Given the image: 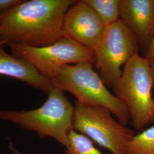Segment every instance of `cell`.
I'll use <instances>...</instances> for the list:
<instances>
[{"label": "cell", "instance_id": "obj_1", "mask_svg": "<svg viewBox=\"0 0 154 154\" xmlns=\"http://www.w3.org/2000/svg\"><path fill=\"white\" fill-rule=\"evenodd\" d=\"M77 0H23L0 17V44L42 47L65 37V15Z\"/></svg>", "mask_w": 154, "mask_h": 154}, {"label": "cell", "instance_id": "obj_2", "mask_svg": "<svg viewBox=\"0 0 154 154\" xmlns=\"http://www.w3.org/2000/svg\"><path fill=\"white\" fill-rule=\"evenodd\" d=\"M154 69L137 52L125 65L114 86V94L126 106L134 127L142 131L154 122Z\"/></svg>", "mask_w": 154, "mask_h": 154}, {"label": "cell", "instance_id": "obj_3", "mask_svg": "<svg viewBox=\"0 0 154 154\" xmlns=\"http://www.w3.org/2000/svg\"><path fill=\"white\" fill-rule=\"evenodd\" d=\"M74 106L64 91L53 87L48 98L38 109L30 111L2 110L0 119L27 130L37 132L41 138L50 137L67 147L73 129Z\"/></svg>", "mask_w": 154, "mask_h": 154}, {"label": "cell", "instance_id": "obj_4", "mask_svg": "<svg viewBox=\"0 0 154 154\" xmlns=\"http://www.w3.org/2000/svg\"><path fill=\"white\" fill-rule=\"evenodd\" d=\"M93 63H83L62 66L51 79L54 87L72 94L82 105L104 107L127 126L130 120L126 106L107 88Z\"/></svg>", "mask_w": 154, "mask_h": 154}, {"label": "cell", "instance_id": "obj_5", "mask_svg": "<svg viewBox=\"0 0 154 154\" xmlns=\"http://www.w3.org/2000/svg\"><path fill=\"white\" fill-rule=\"evenodd\" d=\"M73 129L112 154H125L127 144L135 135L132 129L117 121L109 110L75 101Z\"/></svg>", "mask_w": 154, "mask_h": 154}, {"label": "cell", "instance_id": "obj_6", "mask_svg": "<svg viewBox=\"0 0 154 154\" xmlns=\"http://www.w3.org/2000/svg\"><path fill=\"white\" fill-rule=\"evenodd\" d=\"M139 49L132 33L121 20L106 26L93 52L96 69L107 87L112 88L121 76L122 67Z\"/></svg>", "mask_w": 154, "mask_h": 154}, {"label": "cell", "instance_id": "obj_7", "mask_svg": "<svg viewBox=\"0 0 154 154\" xmlns=\"http://www.w3.org/2000/svg\"><path fill=\"white\" fill-rule=\"evenodd\" d=\"M12 55L29 62L44 77L51 80L62 66L94 63L93 50L64 37L52 44L32 47L11 45Z\"/></svg>", "mask_w": 154, "mask_h": 154}, {"label": "cell", "instance_id": "obj_8", "mask_svg": "<svg viewBox=\"0 0 154 154\" xmlns=\"http://www.w3.org/2000/svg\"><path fill=\"white\" fill-rule=\"evenodd\" d=\"M105 28V24L96 13L83 0L77 1L69 9L63 23L65 37L93 51Z\"/></svg>", "mask_w": 154, "mask_h": 154}, {"label": "cell", "instance_id": "obj_9", "mask_svg": "<svg viewBox=\"0 0 154 154\" xmlns=\"http://www.w3.org/2000/svg\"><path fill=\"white\" fill-rule=\"evenodd\" d=\"M120 20L146 51L154 35V0H120Z\"/></svg>", "mask_w": 154, "mask_h": 154}, {"label": "cell", "instance_id": "obj_10", "mask_svg": "<svg viewBox=\"0 0 154 154\" xmlns=\"http://www.w3.org/2000/svg\"><path fill=\"white\" fill-rule=\"evenodd\" d=\"M0 44V75L14 78L28 85L49 93L54 87L51 81L42 75L27 61L9 55Z\"/></svg>", "mask_w": 154, "mask_h": 154}, {"label": "cell", "instance_id": "obj_11", "mask_svg": "<svg viewBox=\"0 0 154 154\" xmlns=\"http://www.w3.org/2000/svg\"><path fill=\"white\" fill-rule=\"evenodd\" d=\"M83 1L96 13L106 26L120 20V0H83Z\"/></svg>", "mask_w": 154, "mask_h": 154}, {"label": "cell", "instance_id": "obj_12", "mask_svg": "<svg viewBox=\"0 0 154 154\" xmlns=\"http://www.w3.org/2000/svg\"><path fill=\"white\" fill-rule=\"evenodd\" d=\"M125 154H154V125L135 135L127 144Z\"/></svg>", "mask_w": 154, "mask_h": 154}, {"label": "cell", "instance_id": "obj_13", "mask_svg": "<svg viewBox=\"0 0 154 154\" xmlns=\"http://www.w3.org/2000/svg\"><path fill=\"white\" fill-rule=\"evenodd\" d=\"M66 154H103L97 149L93 141L80 132L72 130L69 136Z\"/></svg>", "mask_w": 154, "mask_h": 154}, {"label": "cell", "instance_id": "obj_14", "mask_svg": "<svg viewBox=\"0 0 154 154\" xmlns=\"http://www.w3.org/2000/svg\"><path fill=\"white\" fill-rule=\"evenodd\" d=\"M22 1L23 0H0V17Z\"/></svg>", "mask_w": 154, "mask_h": 154}, {"label": "cell", "instance_id": "obj_15", "mask_svg": "<svg viewBox=\"0 0 154 154\" xmlns=\"http://www.w3.org/2000/svg\"><path fill=\"white\" fill-rule=\"evenodd\" d=\"M149 61L151 66L154 69V35L144 56Z\"/></svg>", "mask_w": 154, "mask_h": 154}, {"label": "cell", "instance_id": "obj_16", "mask_svg": "<svg viewBox=\"0 0 154 154\" xmlns=\"http://www.w3.org/2000/svg\"><path fill=\"white\" fill-rule=\"evenodd\" d=\"M9 149H11L12 154H21V153H20L18 151H17L16 149L13 147V146L11 145V143L9 145Z\"/></svg>", "mask_w": 154, "mask_h": 154}, {"label": "cell", "instance_id": "obj_17", "mask_svg": "<svg viewBox=\"0 0 154 154\" xmlns=\"http://www.w3.org/2000/svg\"></svg>", "mask_w": 154, "mask_h": 154}]
</instances>
